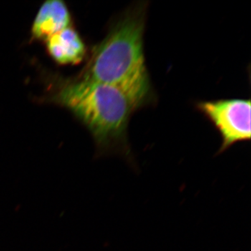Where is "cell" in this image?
<instances>
[{
  "label": "cell",
  "mask_w": 251,
  "mask_h": 251,
  "mask_svg": "<svg viewBox=\"0 0 251 251\" xmlns=\"http://www.w3.org/2000/svg\"><path fill=\"white\" fill-rule=\"evenodd\" d=\"M148 7L145 1L138 2L118 16L92 49L79 77L118 87L140 108L154 98L144 50Z\"/></svg>",
  "instance_id": "6da1fadb"
},
{
  "label": "cell",
  "mask_w": 251,
  "mask_h": 251,
  "mask_svg": "<svg viewBox=\"0 0 251 251\" xmlns=\"http://www.w3.org/2000/svg\"><path fill=\"white\" fill-rule=\"evenodd\" d=\"M51 100L72 112L100 149L129 152L128 125L140 107L121 89L78 78L61 84Z\"/></svg>",
  "instance_id": "7a4b0ae2"
},
{
  "label": "cell",
  "mask_w": 251,
  "mask_h": 251,
  "mask_svg": "<svg viewBox=\"0 0 251 251\" xmlns=\"http://www.w3.org/2000/svg\"><path fill=\"white\" fill-rule=\"evenodd\" d=\"M196 107L214 125L221 135L222 143L219 153L239 142L251 140L250 99L200 101Z\"/></svg>",
  "instance_id": "3957f363"
},
{
  "label": "cell",
  "mask_w": 251,
  "mask_h": 251,
  "mask_svg": "<svg viewBox=\"0 0 251 251\" xmlns=\"http://www.w3.org/2000/svg\"><path fill=\"white\" fill-rule=\"evenodd\" d=\"M72 16L62 0H47L36 14L31 34L36 40L45 41L50 36L71 27Z\"/></svg>",
  "instance_id": "277c9868"
},
{
  "label": "cell",
  "mask_w": 251,
  "mask_h": 251,
  "mask_svg": "<svg viewBox=\"0 0 251 251\" xmlns=\"http://www.w3.org/2000/svg\"><path fill=\"white\" fill-rule=\"evenodd\" d=\"M44 41L49 55L62 65L79 64L87 53L85 43L72 26L50 36Z\"/></svg>",
  "instance_id": "5b68a950"
}]
</instances>
